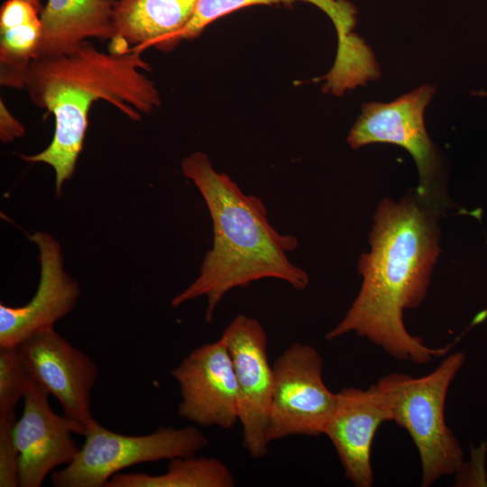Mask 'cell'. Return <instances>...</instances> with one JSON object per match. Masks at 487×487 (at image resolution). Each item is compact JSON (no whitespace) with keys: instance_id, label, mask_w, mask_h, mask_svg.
Segmentation results:
<instances>
[{"instance_id":"1","label":"cell","mask_w":487,"mask_h":487,"mask_svg":"<svg viewBox=\"0 0 487 487\" xmlns=\"http://www.w3.org/2000/svg\"><path fill=\"white\" fill-rule=\"evenodd\" d=\"M438 239L432 207L419 198L381 201L369 234L371 249L358 262L360 291L326 338L353 332L392 357L418 364L447 354L449 347L431 348L411 335L403 322V311L426 298Z\"/></svg>"},{"instance_id":"2","label":"cell","mask_w":487,"mask_h":487,"mask_svg":"<svg viewBox=\"0 0 487 487\" xmlns=\"http://www.w3.org/2000/svg\"><path fill=\"white\" fill-rule=\"evenodd\" d=\"M181 169L207 207L213 245L197 279L171 299L172 308L204 296L207 301L205 318L210 323L224 296L234 288L266 278L281 280L297 290L308 286V272L289 258L299 240L271 225L260 198L242 191L229 175L216 171L201 152L185 158Z\"/></svg>"},{"instance_id":"3","label":"cell","mask_w":487,"mask_h":487,"mask_svg":"<svg viewBox=\"0 0 487 487\" xmlns=\"http://www.w3.org/2000/svg\"><path fill=\"white\" fill-rule=\"evenodd\" d=\"M141 53H106L85 41L69 54L39 57L30 63L23 88L35 106L53 114L55 130L46 149L22 158L53 168L57 195L74 172L94 102L106 101L133 121L160 106L154 83L141 72L150 69Z\"/></svg>"},{"instance_id":"4","label":"cell","mask_w":487,"mask_h":487,"mask_svg":"<svg viewBox=\"0 0 487 487\" xmlns=\"http://www.w3.org/2000/svg\"><path fill=\"white\" fill-rule=\"evenodd\" d=\"M464 362V354L457 352L427 375L415 378L393 372L377 382L389 399L392 421L408 431L418 450L423 487L463 467L461 445L445 421V401Z\"/></svg>"},{"instance_id":"5","label":"cell","mask_w":487,"mask_h":487,"mask_svg":"<svg viewBox=\"0 0 487 487\" xmlns=\"http://www.w3.org/2000/svg\"><path fill=\"white\" fill-rule=\"evenodd\" d=\"M84 445L73 461L51 474L55 487H106L119 471L134 464L195 455L208 445L197 427H161L153 433L128 436L87 423Z\"/></svg>"},{"instance_id":"6","label":"cell","mask_w":487,"mask_h":487,"mask_svg":"<svg viewBox=\"0 0 487 487\" xmlns=\"http://www.w3.org/2000/svg\"><path fill=\"white\" fill-rule=\"evenodd\" d=\"M274 387L266 439L317 436L335 410L336 393L323 380V361L316 348L295 343L274 362Z\"/></svg>"},{"instance_id":"7","label":"cell","mask_w":487,"mask_h":487,"mask_svg":"<svg viewBox=\"0 0 487 487\" xmlns=\"http://www.w3.org/2000/svg\"><path fill=\"white\" fill-rule=\"evenodd\" d=\"M435 93L422 85L390 103L363 106L362 114L347 136L353 149L375 142L392 143L406 149L416 161L419 186L418 198L432 206L438 163L424 124V111Z\"/></svg>"},{"instance_id":"8","label":"cell","mask_w":487,"mask_h":487,"mask_svg":"<svg viewBox=\"0 0 487 487\" xmlns=\"http://www.w3.org/2000/svg\"><path fill=\"white\" fill-rule=\"evenodd\" d=\"M226 346L236 377L243 446L253 458L268 454L266 431L274 387L267 354V335L259 320L236 316L219 338Z\"/></svg>"},{"instance_id":"9","label":"cell","mask_w":487,"mask_h":487,"mask_svg":"<svg viewBox=\"0 0 487 487\" xmlns=\"http://www.w3.org/2000/svg\"><path fill=\"white\" fill-rule=\"evenodd\" d=\"M16 347L30 377L59 400L63 416L83 436L93 418L91 391L98 377L96 363L53 327L33 334Z\"/></svg>"},{"instance_id":"10","label":"cell","mask_w":487,"mask_h":487,"mask_svg":"<svg viewBox=\"0 0 487 487\" xmlns=\"http://www.w3.org/2000/svg\"><path fill=\"white\" fill-rule=\"evenodd\" d=\"M170 373L179 386V417L198 426L224 429L239 421L236 377L220 339L194 349Z\"/></svg>"},{"instance_id":"11","label":"cell","mask_w":487,"mask_h":487,"mask_svg":"<svg viewBox=\"0 0 487 487\" xmlns=\"http://www.w3.org/2000/svg\"><path fill=\"white\" fill-rule=\"evenodd\" d=\"M49 395L31 378L22 416L13 427L21 487H41L50 473L70 464L79 450L71 436L78 434L77 427L51 409Z\"/></svg>"},{"instance_id":"12","label":"cell","mask_w":487,"mask_h":487,"mask_svg":"<svg viewBox=\"0 0 487 487\" xmlns=\"http://www.w3.org/2000/svg\"><path fill=\"white\" fill-rule=\"evenodd\" d=\"M40 252L37 291L24 306L0 304V347H15L33 334L53 327L77 303L79 288L63 269L60 244L49 234L31 236Z\"/></svg>"},{"instance_id":"13","label":"cell","mask_w":487,"mask_h":487,"mask_svg":"<svg viewBox=\"0 0 487 487\" xmlns=\"http://www.w3.org/2000/svg\"><path fill=\"white\" fill-rule=\"evenodd\" d=\"M391 420L389 399L378 383L367 390L350 387L336 393L335 408L324 434L332 442L345 477L355 486L372 485V442L380 425Z\"/></svg>"},{"instance_id":"14","label":"cell","mask_w":487,"mask_h":487,"mask_svg":"<svg viewBox=\"0 0 487 487\" xmlns=\"http://www.w3.org/2000/svg\"><path fill=\"white\" fill-rule=\"evenodd\" d=\"M116 1L48 0L40 14L41 39L36 58L69 54L90 37L111 40Z\"/></svg>"},{"instance_id":"15","label":"cell","mask_w":487,"mask_h":487,"mask_svg":"<svg viewBox=\"0 0 487 487\" xmlns=\"http://www.w3.org/2000/svg\"><path fill=\"white\" fill-rule=\"evenodd\" d=\"M198 0H117L113 13L115 35L132 50L170 51L191 19ZM114 35V36H115Z\"/></svg>"},{"instance_id":"16","label":"cell","mask_w":487,"mask_h":487,"mask_svg":"<svg viewBox=\"0 0 487 487\" xmlns=\"http://www.w3.org/2000/svg\"><path fill=\"white\" fill-rule=\"evenodd\" d=\"M229 468L214 457H177L170 460L166 473H116L106 487H232Z\"/></svg>"},{"instance_id":"17","label":"cell","mask_w":487,"mask_h":487,"mask_svg":"<svg viewBox=\"0 0 487 487\" xmlns=\"http://www.w3.org/2000/svg\"><path fill=\"white\" fill-rule=\"evenodd\" d=\"M30 380L17 347H0V421L15 415Z\"/></svg>"},{"instance_id":"18","label":"cell","mask_w":487,"mask_h":487,"mask_svg":"<svg viewBox=\"0 0 487 487\" xmlns=\"http://www.w3.org/2000/svg\"><path fill=\"white\" fill-rule=\"evenodd\" d=\"M296 0H198L194 14L179 34L181 40L198 37L203 30L217 18L253 5L291 3Z\"/></svg>"},{"instance_id":"19","label":"cell","mask_w":487,"mask_h":487,"mask_svg":"<svg viewBox=\"0 0 487 487\" xmlns=\"http://www.w3.org/2000/svg\"><path fill=\"white\" fill-rule=\"evenodd\" d=\"M16 420L12 415L0 421V486L16 487L18 482V453L16 451L12 430Z\"/></svg>"},{"instance_id":"20","label":"cell","mask_w":487,"mask_h":487,"mask_svg":"<svg viewBox=\"0 0 487 487\" xmlns=\"http://www.w3.org/2000/svg\"><path fill=\"white\" fill-rule=\"evenodd\" d=\"M40 14L28 0H6L0 10V29L38 21Z\"/></svg>"},{"instance_id":"21","label":"cell","mask_w":487,"mask_h":487,"mask_svg":"<svg viewBox=\"0 0 487 487\" xmlns=\"http://www.w3.org/2000/svg\"><path fill=\"white\" fill-rule=\"evenodd\" d=\"M25 133L23 125L13 116L3 100L0 101V137L2 142H9L22 137Z\"/></svg>"},{"instance_id":"22","label":"cell","mask_w":487,"mask_h":487,"mask_svg":"<svg viewBox=\"0 0 487 487\" xmlns=\"http://www.w3.org/2000/svg\"><path fill=\"white\" fill-rule=\"evenodd\" d=\"M31 2L39 11L41 13L43 6L41 5V0H28Z\"/></svg>"},{"instance_id":"23","label":"cell","mask_w":487,"mask_h":487,"mask_svg":"<svg viewBox=\"0 0 487 487\" xmlns=\"http://www.w3.org/2000/svg\"><path fill=\"white\" fill-rule=\"evenodd\" d=\"M476 95H479V96H487V92L486 91H480V92H477Z\"/></svg>"}]
</instances>
